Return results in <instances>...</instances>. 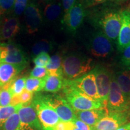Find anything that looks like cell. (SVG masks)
Listing matches in <instances>:
<instances>
[{"label": "cell", "instance_id": "3957f363", "mask_svg": "<svg viewBox=\"0 0 130 130\" xmlns=\"http://www.w3.org/2000/svg\"><path fill=\"white\" fill-rule=\"evenodd\" d=\"M93 22L101 28L108 38L117 41L122 25L121 10L116 9L104 10L93 18Z\"/></svg>", "mask_w": 130, "mask_h": 130}, {"label": "cell", "instance_id": "f546056e", "mask_svg": "<svg viewBox=\"0 0 130 130\" xmlns=\"http://www.w3.org/2000/svg\"><path fill=\"white\" fill-rule=\"evenodd\" d=\"M28 4V0H16L12 11L13 15L15 16L21 15L25 12Z\"/></svg>", "mask_w": 130, "mask_h": 130}, {"label": "cell", "instance_id": "5bb4252c", "mask_svg": "<svg viewBox=\"0 0 130 130\" xmlns=\"http://www.w3.org/2000/svg\"><path fill=\"white\" fill-rule=\"evenodd\" d=\"M128 121L123 113H108L92 127V130H116Z\"/></svg>", "mask_w": 130, "mask_h": 130}, {"label": "cell", "instance_id": "e575fe53", "mask_svg": "<svg viewBox=\"0 0 130 130\" xmlns=\"http://www.w3.org/2000/svg\"><path fill=\"white\" fill-rule=\"evenodd\" d=\"M121 63L123 66L128 68L130 66V44L128 45L124 50L122 51Z\"/></svg>", "mask_w": 130, "mask_h": 130}, {"label": "cell", "instance_id": "74e56055", "mask_svg": "<svg viewBox=\"0 0 130 130\" xmlns=\"http://www.w3.org/2000/svg\"><path fill=\"white\" fill-rule=\"evenodd\" d=\"M77 1V0H61V4L64 14L71 9Z\"/></svg>", "mask_w": 130, "mask_h": 130}, {"label": "cell", "instance_id": "2e32d148", "mask_svg": "<svg viewBox=\"0 0 130 130\" xmlns=\"http://www.w3.org/2000/svg\"><path fill=\"white\" fill-rule=\"evenodd\" d=\"M122 25L117 39V48L122 52L130 44V14L126 10H121Z\"/></svg>", "mask_w": 130, "mask_h": 130}, {"label": "cell", "instance_id": "9c48e42d", "mask_svg": "<svg viewBox=\"0 0 130 130\" xmlns=\"http://www.w3.org/2000/svg\"><path fill=\"white\" fill-rule=\"evenodd\" d=\"M45 101L51 106L61 121L74 122L77 119L75 111L66 99L59 95H43Z\"/></svg>", "mask_w": 130, "mask_h": 130}, {"label": "cell", "instance_id": "836d02e7", "mask_svg": "<svg viewBox=\"0 0 130 130\" xmlns=\"http://www.w3.org/2000/svg\"><path fill=\"white\" fill-rule=\"evenodd\" d=\"M15 1L16 0H0V7L3 16L12 12Z\"/></svg>", "mask_w": 130, "mask_h": 130}, {"label": "cell", "instance_id": "30bf717a", "mask_svg": "<svg viewBox=\"0 0 130 130\" xmlns=\"http://www.w3.org/2000/svg\"><path fill=\"white\" fill-rule=\"evenodd\" d=\"M95 75L98 93L100 100L106 105L113 74L111 71L103 65H97L93 69Z\"/></svg>", "mask_w": 130, "mask_h": 130}, {"label": "cell", "instance_id": "ee69618b", "mask_svg": "<svg viewBox=\"0 0 130 130\" xmlns=\"http://www.w3.org/2000/svg\"><path fill=\"white\" fill-rule=\"evenodd\" d=\"M1 126H2V124H1V120H0V129H1Z\"/></svg>", "mask_w": 130, "mask_h": 130}, {"label": "cell", "instance_id": "d6986e66", "mask_svg": "<svg viewBox=\"0 0 130 130\" xmlns=\"http://www.w3.org/2000/svg\"><path fill=\"white\" fill-rule=\"evenodd\" d=\"M41 11L45 21L49 22H55L60 17L62 13V4L59 0L45 1Z\"/></svg>", "mask_w": 130, "mask_h": 130}, {"label": "cell", "instance_id": "4fadbf2b", "mask_svg": "<svg viewBox=\"0 0 130 130\" xmlns=\"http://www.w3.org/2000/svg\"><path fill=\"white\" fill-rule=\"evenodd\" d=\"M18 113L22 130H43L32 101L28 104L24 105Z\"/></svg>", "mask_w": 130, "mask_h": 130}, {"label": "cell", "instance_id": "8d00e7d4", "mask_svg": "<svg viewBox=\"0 0 130 130\" xmlns=\"http://www.w3.org/2000/svg\"><path fill=\"white\" fill-rule=\"evenodd\" d=\"M75 123V128L74 130H92V127L86 124L77 118L74 121Z\"/></svg>", "mask_w": 130, "mask_h": 130}, {"label": "cell", "instance_id": "f1b7e54d", "mask_svg": "<svg viewBox=\"0 0 130 130\" xmlns=\"http://www.w3.org/2000/svg\"><path fill=\"white\" fill-rule=\"evenodd\" d=\"M13 94L9 89V84L0 89V107H6L10 104Z\"/></svg>", "mask_w": 130, "mask_h": 130}, {"label": "cell", "instance_id": "d6a6232c", "mask_svg": "<svg viewBox=\"0 0 130 130\" xmlns=\"http://www.w3.org/2000/svg\"><path fill=\"white\" fill-rule=\"evenodd\" d=\"M48 71H47L46 68L35 66L30 72V77L45 78L48 75Z\"/></svg>", "mask_w": 130, "mask_h": 130}, {"label": "cell", "instance_id": "e0dca14e", "mask_svg": "<svg viewBox=\"0 0 130 130\" xmlns=\"http://www.w3.org/2000/svg\"><path fill=\"white\" fill-rule=\"evenodd\" d=\"M27 66L0 63V89L10 84Z\"/></svg>", "mask_w": 130, "mask_h": 130}, {"label": "cell", "instance_id": "d4e9b609", "mask_svg": "<svg viewBox=\"0 0 130 130\" xmlns=\"http://www.w3.org/2000/svg\"><path fill=\"white\" fill-rule=\"evenodd\" d=\"M23 106L24 104H19L16 105H9L6 107H0V120L2 126L10 116L18 113Z\"/></svg>", "mask_w": 130, "mask_h": 130}, {"label": "cell", "instance_id": "8fae6325", "mask_svg": "<svg viewBox=\"0 0 130 130\" xmlns=\"http://www.w3.org/2000/svg\"><path fill=\"white\" fill-rule=\"evenodd\" d=\"M25 26L28 34L38 31L43 23V15L38 4L34 1L28 3L24 12Z\"/></svg>", "mask_w": 130, "mask_h": 130}, {"label": "cell", "instance_id": "ab89813d", "mask_svg": "<svg viewBox=\"0 0 130 130\" xmlns=\"http://www.w3.org/2000/svg\"><path fill=\"white\" fill-rule=\"evenodd\" d=\"M108 1H112V2H115V3H122L126 1V0H108Z\"/></svg>", "mask_w": 130, "mask_h": 130}, {"label": "cell", "instance_id": "5b68a950", "mask_svg": "<svg viewBox=\"0 0 130 130\" xmlns=\"http://www.w3.org/2000/svg\"><path fill=\"white\" fill-rule=\"evenodd\" d=\"M0 63L27 66L28 60L20 45L11 40L0 41Z\"/></svg>", "mask_w": 130, "mask_h": 130}, {"label": "cell", "instance_id": "cb8c5ba5", "mask_svg": "<svg viewBox=\"0 0 130 130\" xmlns=\"http://www.w3.org/2000/svg\"><path fill=\"white\" fill-rule=\"evenodd\" d=\"M45 78L28 77L26 79L25 90L35 93L43 90L45 84Z\"/></svg>", "mask_w": 130, "mask_h": 130}, {"label": "cell", "instance_id": "277c9868", "mask_svg": "<svg viewBox=\"0 0 130 130\" xmlns=\"http://www.w3.org/2000/svg\"><path fill=\"white\" fill-rule=\"evenodd\" d=\"M42 128L53 127L60 121L57 114L45 101L43 94H36L32 100Z\"/></svg>", "mask_w": 130, "mask_h": 130}, {"label": "cell", "instance_id": "f6af8a7d", "mask_svg": "<svg viewBox=\"0 0 130 130\" xmlns=\"http://www.w3.org/2000/svg\"><path fill=\"white\" fill-rule=\"evenodd\" d=\"M127 69H129V70H130V66H129V67H128V68H127Z\"/></svg>", "mask_w": 130, "mask_h": 130}, {"label": "cell", "instance_id": "8992f818", "mask_svg": "<svg viewBox=\"0 0 130 130\" xmlns=\"http://www.w3.org/2000/svg\"><path fill=\"white\" fill-rule=\"evenodd\" d=\"M87 48L90 54L96 58H106L114 51L111 40L101 30H98L91 35Z\"/></svg>", "mask_w": 130, "mask_h": 130}, {"label": "cell", "instance_id": "ba28073f", "mask_svg": "<svg viewBox=\"0 0 130 130\" xmlns=\"http://www.w3.org/2000/svg\"><path fill=\"white\" fill-rule=\"evenodd\" d=\"M127 104V99L122 92L113 74L106 104L107 111L108 113H124Z\"/></svg>", "mask_w": 130, "mask_h": 130}, {"label": "cell", "instance_id": "9a60e30c", "mask_svg": "<svg viewBox=\"0 0 130 130\" xmlns=\"http://www.w3.org/2000/svg\"><path fill=\"white\" fill-rule=\"evenodd\" d=\"M20 30L21 23L17 16L13 15L2 19L0 22V41L10 40Z\"/></svg>", "mask_w": 130, "mask_h": 130}, {"label": "cell", "instance_id": "7a4b0ae2", "mask_svg": "<svg viewBox=\"0 0 130 130\" xmlns=\"http://www.w3.org/2000/svg\"><path fill=\"white\" fill-rule=\"evenodd\" d=\"M62 89L63 97L74 111L100 109L106 107L102 102L93 100L79 91L75 87L72 80L64 78Z\"/></svg>", "mask_w": 130, "mask_h": 130}, {"label": "cell", "instance_id": "60d3db41", "mask_svg": "<svg viewBox=\"0 0 130 130\" xmlns=\"http://www.w3.org/2000/svg\"><path fill=\"white\" fill-rule=\"evenodd\" d=\"M126 10L127 11V12L129 13L130 14V3H129V4H128V6H127V7H126Z\"/></svg>", "mask_w": 130, "mask_h": 130}, {"label": "cell", "instance_id": "83f0119b", "mask_svg": "<svg viewBox=\"0 0 130 130\" xmlns=\"http://www.w3.org/2000/svg\"><path fill=\"white\" fill-rule=\"evenodd\" d=\"M3 130H22L18 113L10 116L3 124Z\"/></svg>", "mask_w": 130, "mask_h": 130}, {"label": "cell", "instance_id": "1f68e13d", "mask_svg": "<svg viewBox=\"0 0 130 130\" xmlns=\"http://www.w3.org/2000/svg\"><path fill=\"white\" fill-rule=\"evenodd\" d=\"M75 123L74 122L59 121L53 127L43 128V130H74Z\"/></svg>", "mask_w": 130, "mask_h": 130}, {"label": "cell", "instance_id": "7402d4cb", "mask_svg": "<svg viewBox=\"0 0 130 130\" xmlns=\"http://www.w3.org/2000/svg\"><path fill=\"white\" fill-rule=\"evenodd\" d=\"M45 84L43 91L50 93H57L62 89L64 77L49 75L45 78Z\"/></svg>", "mask_w": 130, "mask_h": 130}, {"label": "cell", "instance_id": "6da1fadb", "mask_svg": "<svg viewBox=\"0 0 130 130\" xmlns=\"http://www.w3.org/2000/svg\"><path fill=\"white\" fill-rule=\"evenodd\" d=\"M92 58L80 53H70L63 56L62 71L65 79L73 80L82 77L95 68Z\"/></svg>", "mask_w": 130, "mask_h": 130}, {"label": "cell", "instance_id": "603a6c76", "mask_svg": "<svg viewBox=\"0 0 130 130\" xmlns=\"http://www.w3.org/2000/svg\"><path fill=\"white\" fill-rule=\"evenodd\" d=\"M54 47L53 42L48 39H42L35 43L32 47L31 56H35L42 53H47L51 51Z\"/></svg>", "mask_w": 130, "mask_h": 130}, {"label": "cell", "instance_id": "44dd1931", "mask_svg": "<svg viewBox=\"0 0 130 130\" xmlns=\"http://www.w3.org/2000/svg\"><path fill=\"white\" fill-rule=\"evenodd\" d=\"M63 58V56L60 53H56L50 58V61L46 66L49 75L63 77L62 71Z\"/></svg>", "mask_w": 130, "mask_h": 130}, {"label": "cell", "instance_id": "4316f807", "mask_svg": "<svg viewBox=\"0 0 130 130\" xmlns=\"http://www.w3.org/2000/svg\"><path fill=\"white\" fill-rule=\"evenodd\" d=\"M26 77H16L9 84V89L13 95H17L22 93L25 89Z\"/></svg>", "mask_w": 130, "mask_h": 130}, {"label": "cell", "instance_id": "f35d334b", "mask_svg": "<svg viewBox=\"0 0 130 130\" xmlns=\"http://www.w3.org/2000/svg\"><path fill=\"white\" fill-rule=\"evenodd\" d=\"M116 130H130V123H126L119 126Z\"/></svg>", "mask_w": 130, "mask_h": 130}, {"label": "cell", "instance_id": "52a82bcc", "mask_svg": "<svg viewBox=\"0 0 130 130\" xmlns=\"http://www.w3.org/2000/svg\"><path fill=\"white\" fill-rule=\"evenodd\" d=\"M87 13L81 1L77 0L71 9L63 14L61 24L65 30L70 33H75L83 23Z\"/></svg>", "mask_w": 130, "mask_h": 130}, {"label": "cell", "instance_id": "ffe728a7", "mask_svg": "<svg viewBox=\"0 0 130 130\" xmlns=\"http://www.w3.org/2000/svg\"><path fill=\"white\" fill-rule=\"evenodd\" d=\"M116 81L127 100H130V70L119 71L115 74Z\"/></svg>", "mask_w": 130, "mask_h": 130}, {"label": "cell", "instance_id": "484cf974", "mask_svg": "<svg viewBox=\"0 0 130 130\" xmlns=\"http://www.w3.org/2000/svg\"><path fill=\"white\" fill-rule=\"evenodd\" d=\"M34 97V94L32 92H29L27 90H24L22 93L17 95H13L11 100L10 104L12 105H16L19 104L25 105L31 102Z\"/></svg>", "mask_w": 130, "mask_h": 130}, {"label": "cell", "instance_id": "b9f144b4", "mask_svg": "<svg viewBox=\"0 0 130 130\" xmlns=\"http://www.w3.org/2000/svg\"><path fill=\"white\" fill-rule=\"evenodd\" d=\"M3 13H2V12H1V7H0V22H1V19H2V18H3Z\"/></svg>", "mask_w": 130, "mask_h": 130}, {"label": "cell", "instance_id": "7bdbcfd3", "mask_svg": "<svg viewBox=\"0 0 130 130\" xmlns=\"http://www.w3.org/2000/svg\"><path fill=\"white\" fill-rule=\"evenodd\" d=\"M40 1H43V2H45V1H51V0H40Z\"/></svg>", "mask_w": 130, "mask_h": 130}, {"label": "cell", "instance_id": "d590c367", "mask_svg": "<svg viewBox=\"0 0 130 130\" xmlns=\"http://www.w3.org/2000/svg\"><path fill=\"white\" fill-rule=\"evenodd\" d=\"M80 1L83 4L84 7L87 9L88 8L93 7L98 5L102 4L108 0H80Z\"/></svg>", "mask_w": 130, "mask_h": 130}, {"label": "cell", "instance_id": "ac0fdd59", "mask_svg": "<svg viewBox=\"0 0 130 130\" xmlns=\"http://www.w3.org/2000/svg\"><path fill=\"white\" fill-rule=\"evenodd\" d=\"M107 113L108 111L105 108L84 111H75V114L78 119L91 127L95 126Z\"/></svg>", "mask_w": 130, "mask_h": 130}, {"label": "cell", "instance_id": "7c38bea8", "mask_svg": "<svg viewBox=\"0 0 130 130\" xmlns=\"http://www.w3.org/2000/svg\"><path fill=\"white\" fill-rule=\"evenodd\" d=\"M72 82L76 88L86 95L101 102L98 93L95 75L93 70L78 78L73 79Z\"/></svg>", "mask_w": 130, "mask_h": 130}, {"label": "cell", "instance_id": "4dcf8cb0", "mask_svg": "<svg viewBox=\"0 0 130 130\" xmlns=\"http://www.w3.org/2000/svg\"><path fill=\"white\" fill-rule=\"evenodd\" d=\"M50 56L48 53H42L33 58V63H35L36 66L46 68L50 60Z\"/></svg>", "mask_w": 130, "mask_h": 130}]
</instances>
